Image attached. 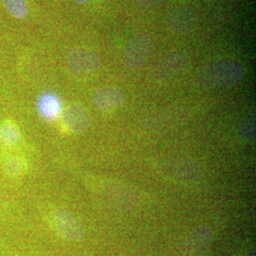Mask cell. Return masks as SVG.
Returning a JSON list of instances; mask_svg holds the SVG:
<instances>
[{"instance_id":"8fae6325","label":"cell","mask_w":256,"mask_h":256,"mask_svg":"<svg viewBox=\"0 0 256 256\" xmlns=\"http://www.w3.org/2000/svg\"><path fill=\"white\" fill-rule=\"evenodd\" d=\"M37 108L40 115L46 120L56 119L61 112L59 99L50 93H45L39 97Z\"/></svg>"},{"instance_id":"2e32d148","label":"cell","mask_w":256,"mask_h":256,"mask_svg":"<svg viewBox=\"0 0 256 256\" xmlns=\"http://www.w3.org/2000/svg\"><path fill=\"white\" fill-rule=\"evenodd\" d=\"M134 1L140 7L150 8V7H155L156 5L160 4L164 0H134Z\"/></svg>"},{"instance_id":"5b68a950","label":"cell","mask_w":256,"mask_h":256,"mask_svg":"<svg viewBox=\"0 0 256 256\" xmlns=\"http://www.w3.org/2000/svg\"><path fill=\"white\" fill-rule=\"evenodd\" d=\"M214 234L210 228L202 226L185 238L174 256H202L210 247Z\"/></svg>"},{"instance_id":"5bb4252c","label":"cell","mask_w":256,"mask_h":256,"mask_svg":"<svg viewBox=\"0 0 256 256\" xmlns=\"http://www.w3.org/2000/svg\"><path fill=\"white\" fill-rule=\"evenodd\" d=\"M3 6L14 18L23 19L28 14L26 0H1Z\"/></svg>"},{"instance_id":"7c38bea8","label":"cell","mask_w":256,"mask_h":256,"mask_svg":"<svg viewBox=\"0 0 256 256\" xmlns=\"http://www.w3.org/2000/svg\"><path fill=\"white\" fill-rule=\"evenodd\" d=\"M19 128L14 122L6 120L0 124V142L6 146H16L20 140Z\"/></svg>"},{"instance_id":"52a82bcc","label":"cell","mask_w":256,"mask_h":256,"mask_svg":"<svg viewBox=\"0 0 256 256\" xmlns=\"http://www.w3.org/2000/svg\"><path fill=\"white\" fill-rule=\"evenodd\" d=\"M188 59L184 54L174 52L162 57L152 68L151 76L156 80H169L182 74L186 68Z\"/></svg>"},{"instance_id":"e0dca14e","label":"cell","mask_w":256,"mask_h":256,"mask_svg":"<svg viewBox=\"0 0 256 256\" xmlns=\"http://www.w3.org/2000/svg\"><path fill=\"white\" fill-rule=\"evenodd\" d=\"M75 3H78V4H82V3H86V2H88V1H90V0H74Z\"/></svg>"},{"instance_id":"30bf717a","label":"cell","mask_w":256,"mask_h":256,"mask_svg":"<svg viewBox=\"0 0 256 256\" xmlns=\"http://www.w3.org/2000/svg\"><path fill=\"white\" fill-rule=\"evenodd\" d=\"M63 122L66 128L75 134L82 133L90 126V116L80 106H72L64 110Z\"/></svg>"},{"instance_id":"9c48e42d","label":"cell","mask_w":256,"mask_h":256,"mask_svg":"<svg viewBox=\"0 0 256 256\" xmlns=\"http://www.w3.org/2000/svg\"><path fill=\"white\" fill-rule=\"evenodd\" d=\"M124 100L122 92L114 86L102 88L94 92L92 96L93 104L100 110H108L120 106Z\"/></svg>"},{"instance_id":"4fadbf2b","label":"cell","mask_w":256,"mask_h":256,"mask_svg":"<svg viewBox=\"0 0 256 256\" xmlns=\"http://www.w3.org/2000/svg\"><path fill=\"white\" fill-rule=\"evenodd\" d=\"M3 167L8 176L16 178L25 174L27 170V164L20 156L10 155L4 160Z\"/></svg>"},{"instance_id":"6da1fadb","label":"cell","mask_w":256,"mask_h":256,"mask_svg":"<svg viewBox=\"0 0 256 256\" xmlns=\"http://www.w3.org/2000/svg\"><path fill=\"white\" fill-rule=\"evenodd\" d=\"M245 75L246 70L242 64L230 60H218L202 68L198 81L205 88H225L238 86Z\"/></svg>"},{"instance_id":"ba28073f","label":"cell","mask_w":256,"mask_h":256,"mask_svg":"<svg viewBox=\"0 0 256 256\" xmlns=\"http://www.w3.org/2000/svg\"><path fill=\"white\" fill-rule=\"evenodd\" d=\"M55 228L62 238L78 242L84 238V230L72 214L66 210H58L54 214Z\"/></svg>"},{"instance_id":"3957f363","label":"cell","mask_w":256,"mask_h":256,"mask_svg":"<svg viewBox=\"0 0 256 256\" xmlns=\"http://www.w3.org/2000/svg\"><path fill=\"white\" fill-rule=\"evenodd\" d=\"M154 46L153 39L147 34H140L128 41L124 50V63L130 70H138L146 62Z\"/></svg>"},{"instance_id":"277c9868","label":"cell","mask_w":256,"mask_h":256,"mask_svg":"<svg viewBox=\"0 0 256 256\" xmlns=\"http://www.w3.org/2000/svg\"><path fill=\"white\" fill-rule=\"evenodd\" d=\"M196 24V12L190 4L174 6L166 16V25L174 34H188L194 28Z\"/></svg>"},{"instance_id":"7a4b0ae2","label":"cell","mask_w":256,"mask_h":256,"mask_svg":"<svg viewBox=\"0 0 256 256\" xmlns=\"http://www.w3.org/2000/svg\"><path fill=\"white\" fill-rule=\"evenodd\" d=\"M158 172L166 178L178 183L198 182L202 176V167L187 158H168L156 165Z\"/></svg>"},{"instance_id":"9a60e30c","label":"cell","mask_w":256,"mask_h":256,"mask_svg":"<svg viewBox=\"0 0 256 256\" xmlns=\"http://www.w3.org/2000/svg\"><path fill=\"white\" fill-rule=\"evenodd\" d=\"M238 136L245 142L252 140L256 136V116H250L240 126Z\"/></svg>"},{"instance_id":"8992f818","label":"cell","mask_w":256,"mask_h":256,"mask_svg":"<svg viewBox=\"0 0 256 256\" xmlns=\"http://www.w3.org/2000/svg\"><path fill=\"white\" fill-rule=\"evenodd\" d=\"M66 66L75 74H93L102 66L99 55L84 48H75L66 55Z\"/></svg>"},{"instance_id":"ac0fdd59","label":"cell","mask_w":256,"mask_h":256,"mask_svg":"<svg viewBox=\"0 0 256 256\" xmlns=\"http://www.w3.org/2000/svg\"><path fill=\"white\" fill-rule=\"evenodd\" d=\"M244 256H254V252H246Z\"/></svg>"}]
</instances>
